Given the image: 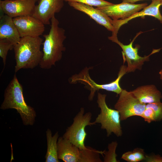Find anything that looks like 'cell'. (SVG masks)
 Returning a JSON list of instances; mask_svg holds the SVG:
<instances>
[{
	"label": "cell",
	"mask_w": 162,
	"mask_h": 162,
	"mask_svg": "<svg viewBox=\"0 0 162 162\" xmlns=\"http://www.w3.org/2000/svg\"><path fill=\"white\" fill-rule=\"evenodd\" d=\"M49 33L43 35V56L39 64L43 69H49L60 60L65 50L64 42L66 38L65 30L59 26L58 20L53 16L51 20Z\"/></svg>",
	"instance_id": "cell-1"
},
{
	"label": "cell",
	"mask_w": 162,
	"mask_h": 162,
	"mask_svg": "<svg viewBox=\"0 0 162 162\" xmlns=\"http://www.w3.org/2000/svg\"><path fill=\"white\" fill-rule=\"evenodd\" d=\"M23 92L22 86L15 74L5 90L4 100L0 109L16 110L20 115L24 125H32L35 122L36 113L33 107L26 104Z\"/></svg>",
	"instance_id": "cell-2"
},
{
	"label": "cell",
	"mask_w": 162,
	"mask_h": 162,
	"mask_svg": "<svg viewBox=\"0 0 162 162\" xmlns=\"http://www.w3.org/2000/svg\"><path fill=\"white\" fill-rule=\"evenodd\" d=\"M43 42L40 37L21 38L13 47L16 73L22 69H33L39 64L43 56L40 50Z\"/></svg>",
	"instance_id": "cell-3"
},
{
	"label": "cell",
	"mask_w": 162,
	"mask_h": 162,
	"mask_svg": "<svg viewBox=\"0 0 162 162\" xmlns=\"http://www.w3.org/2000/svg\"><path fill=\"white\" fill-rule=\"evenodd\" d=\"M106 94L98 93L97 102L100 111L94 122L96 124H100L101 128L106 130L107 137L112 133L117 137H121L123 132L119 112L108 106L106 101Z\"/></svg>",
	"instance_id": "cell-4"
},
{
	"label": "cell",
	"mask_w": 162,
	"mask_h": 162,
	"mask_svg": "<svg viewBox=\"0 0 162 162\" xmlns=\"http://www.w3.org/2000/svg\"><path fill=\"white\" fill-rule=\"evenodd\" d=\"M84 112V108L81 107L73 118L72 123L67 128L62 136L80 149L86 147L84 143L87 135L86 127L96 124L94 122H91L92 113L90 112Z\"/></svg>",
	"instance_id": "cell-5"
},
{
	"label": "cell",
	"mask_w": 162,
	"mask_h": 162,
	"mask_svg": "<svg viewBox=\"0 0 162 162\" xmlns=\"http://www.w3.org/2000/svg\"><path fill=\"white\" fill-rule=\"evenodd\" d=\"M114 105L115 109L119 112L121 121L133 116L141 117L146 108V104L141 103L130 92L122 89Z\"/></svg>",
	"instance_id": "cell-6"
},
{
	"label": "cell",
	"mask_w": 162,
	"mask_h": 162,
	"mask_svg": "<svg viewBox=\"0 0 162 162\" xmlns=\"http://www.w3.org/2000/svg\"><path fill=\"white\" fill-rule=\"evenodd\" d=\"M148 5L147 3L136 4L123 2L97 8L113 20H124Z\"/></svg>",
	"instance_id": "cell-7"
},
{
	"label": "cell",
	"mask_w": 162,
	"mask_h": 162,
	"mask_svg": "<svg viewBox=\"0 0 162 162\" xmlns=\"http://www.w3.org/2000/svg\"><path fill=\"white\" fill-rule=\"evenodd\" d=\"M39 0L0 1V10L12 18L22 16H32Z\"/></svg>",
	"instance_id": "cell-8"
},
{
	"label": "cell",
	"mask_w": 162,
	"mask_h": 162,
	"mask_svg": "<svg viewBox=\"0 0 162 162\" xmlns=\"http://www.w3.org/2000/svg\"><path fill=\"white\" fill-rule=\"evenodd\" d=\"M13 20L21 38L40 37L45 31V25L32 16L17 17Z\"/></svg>",
	"instance_id": "cell-9"
},
{
	"label": "cell",
	"mask_w": 162,
	"mask_h": 162,
	"mask_svg": "<svg viewBox=\"0 0 162 162\" xmlns=\"http://www.w3.org/2000/svg\"><path fill=\"white\" fill-rule=\"evenodd\" d=\"M140 33L137 34L128 45L124 44L118 40L115 43L121 47L123 50L122 53L123 57H124V60L126 61L128 64L127 73L134 72L136 69L141 70L144 62L149 60L150 56L158 52L160 49L154 50L148 56H145L144 57L139 56L138 53V47L136 46L134 47L133 44L135 38L140 34Z\"/></svg>",
	"instance_id": "cell-10"
},
{
	"label": "cell",
	"mask_w": 162,
	"mask_h": 162,
	"mask_svg": "<svg viewBox=\"0 0 162 162\" xmlns=\"http://www.w3.org/2000/svg\"><path fill=\"white\" fill-rule=\"evenodd\" d=\"M64 2V0H39L32 16L44 25H50L51 19L63 7Z\"/></svg>",
	"instance_id": "cell-11"
},
{
	"label": "cell",
	"mask_w": 162,
	"mask_h": 162,
	"mask_svg": "<svg viewBox=\"0 0 162 162\" xmlns=\"http://www.w3.org/2000/svg\"><path fill=\"white\" fill-rule=\"evenodd\" d=\"M74 9L89 16L98 24L104 26L108 30L114 31L113 20L102 11L96 8L86 4L74 2H68Z\"/></svg>",
	"instance_id": "cell-12"
},
{
	"label": "cell",
	"mask_w": 162,
	"mask_h": 162,
	"mask_svg": "<svg viewBox=\"0 0 162 162\" xmlns=\"http://www.w3.org/2000/svg\"><path fill=\"white\" fill-rule=\"evenodd\" d=\"M151 4L142 10L132 15L129 18L124 20H113V24L114 28L112 36L117 37L118 31L120 27L127 23L129 21L139 17H144L146 16H153L157 19L162 23V15L159 10L161 6L160 0H152Z\"/></svg>",
	"instance_id": "cell-13"
},
{
	"label": "cell",
	"mask_w": 162,
	"mask_h": 162,
	"mask_svg": "<svg viewBox=\"0 0 162 162\" xmlns=\"http://www.w3.org/2000/svg\"><path fill=\"white\" fill-rule=\"evenodd\" d=\"M69 81L71 84L79 82L84 84L90 91L88 97V100L90 101L93 100L96 91L103 89L111 92L112 90L110 83L103 84L96 83L89 76L88 68L84 69L78 74L72 76L69 78Z\"/></svg>",
	"instance_id": "cell-14"
},
{
	"label": "cell",
	"mask_w": 162,
	"mask_h": 162,
	"mask_svg": "<svg viewBox=\"0 0 162 162\" xmlns=\"http://www.w3.org/2000/svg\"><path fill=\"white\" fill-rule=\"evenodd\" d=\"M57 148L59 160L65 162H79L80 149L68 140L59 137Z\"/></svg>",
	"instance_id": "cell-15"
},
{
	"label": "cell",
	"mask_w": 162,
	"mask_h": 162,
	"mask_svg": "<svg viewBox=\"0 0 162 162\" xmlns=\"http://www.w3.org/2000/svg\"><path fill=\"white\" fill-rule=\"evenodd\" d=\"M141 103L146 104L160 102L161 92L153 85L139 86L130 91Z\"/></svg>",
	"instance_id": "cell-16"
},
{
	"label": "cell",
	"mask_w": 162,
	"mask_h": 162,
	"mask_svg": "<svg viewBox=\"0 0 162 162\" xmlns=\"http://www.w3.org/2000/svg\"><path fill=\"white\" fill-rule=\"evenodd\" d=\"M20 38L13 18L2 14L0 17V39H7L14 46L19 42Z\"/></svg>",
	"instance_id": "cell-17"
},
{
	"label": "cell",
	"mask_w": 162,
	"mask_h": 162,
	"mask_svg": "<svg viewBox=\"0 0 162 162\" xmlns=\"http://www.w3.org/2000/svg\"><path fill=\"white\" fill-rule=\"evenodd\" d=\"M47 150L45 156L46 162H59L57 154V142L59 138L58 132L53 135L51 130L48 129L46 131Z\"/></svg>",
	"instance_id": "cell-18"
},
{
	"label": "cell",
	"mask_w": 162,
	"mask_h": 162,
	"mask_svg": "<svg viewBox=\"0 0 162 162\" xmlns=\"http://www.w3.org/2000/svg\"><path fill=\"white\" fill-rule=\"evenodd\" d=\"M104 153V151L86 146L85 149H80L79 162H102L100 155H103Z\"/></svg>",
	"instance_id": "cell-19"
},
{
	"label": "cell",
	"mask_w": 162,
	"mask_h": 162,
	"mask_svg": "<svg viewBox=\"0 0 162 162\" xmlns=\"http://www.w3.org/2000/svg\"><path fill=\"white\" fill-rule=\"evenodd\" d=\"M118 145L116 141H112L108 144V150L104 151L103 161L104 162H119L117 159V155L116 150Z\"/></svg>",
	"instance_id": "cell-20"
},
{
	"label": "cell",
	"mask_w": 162,
	"mask_h": 162,
	"mask_svg": "<svg viewBox=\"0 0 162 162\" xmlns=\"http://www.w3.org/2000/svg\"><path fill=\"white\" fill-rule=\"evenodd\" d=\"M14 46V45L8 40L0 39V56L2 59L4 67L8 51L13 49Z\"/></svg>",
	"instance_id": "cell-21"
},
{
	"label": "cell",
	"mask_w": 162,
	"mask_h": 162,
	"mask_svg": "<svg viewBox=\"0 0 162 162\" xmlns=\"http://www.w3.org/2000/svg\"><path fill=\"white\" fill-rule=\"evenodd\" d=\"M67 2H74L81 3L97 8L110 5L113 3L104 0H64Z\"/></svg>",
	"instance_id": "cell-22"
},
{
	"label": "cell",
	"mask_w": 162,
	"mask_h": 162,
	"mask_svg": "<svg viewBox=\"0 0 162 162\" xmlns=\"http://www.w3.org/2000/svg\"><path fill=\"white\" fill-rule=\"evenodd\" d=\"M146 107L152 109L154 114L155 121H158L162 119V103L159 102L148 104Z\"/></svg>",
	"instance_id": "cell-23"
},
{
	"label": "cell",
	"mask_w": 162,
	"mask_h": 162,
	"mask_svg": "<svg viewBox=\"0 0 162 162\" xmlns=\"http://www.w3.org/2000/svg\"><path fill=\"white\" fill-rule=\"evenodd\" d=\"M141 117L148 123L155 121V116L153 111L152 109L149 107H146Z\"/></svg>",
	"instance_id": "cell-24"
},
{
	"label": "cell",
	"mask_w": 162,
	"mask_h": 162,
	"mask_svg": "<svg viewBox=\"0 0 162 162\" xmlns=\"http://www.w3.org/2000/svg\"><path fill=\"white\" fill-rule=\"evenodd\" d=\"M132 151L137 162L144 160L146 154L144 149L136 148L134 149Z\"/></svg>",
	"instance_id": "cell-25"
},
{
	"label": "cell",
	"mask_w": 162,
	"mask_h": 162,
	"mask_svg": "<svg viewBox=\"0 0 162 162\" xmlns=\"http://www.w3.org/2000/svg\"><path fill=\"white\" fill-rule=\"evenodd\" d=\"M121 158L128 162H137L132 151L124 153L122 155Z\"/></svg>",
	"instance_id": "cell-26"
},
{
	"label": "cell",
	"mask_w": 162,
	"mask_h": 162,
	"mask_svg": "<svg viewBox=\"0 0 162 162\" xmlns=\"http://www.w3.org/2000/svg\"><path fill=\"white\" fill-rule=\"evenodd\" d=\"M144 161L146 162H162V156L159 154L146 155Z\"/></svg>",
	"instance_id": "cell-27"
},
{
	"label": "cell",
	"mask_w": 162,
	"mask_h": 162,
	"mask_svg": "<svg viewBox=\"0 0 162 162\" xmlns=\"http://www.w3.org/2000/svg\"><path fill=\"white\" fill-rule=\"evenodd\" d=\"M142 0H122V2H127L131 3H135L137 2Z\"/></svg>",
	"instance_id": "cell-28"
},
{
	"label": "cell",
	"mask_w": 162,
	"mask_h": 162,
	"mask_svg": "<svg viewBox=\"0 0 162 162\" xmlns=\"http://www.w3.org/2000/svg\"><path fill=\"white\" fill-rule=\"evenodd\" d=\"M159 74L160 76V79L162 81V69L159 72Z\"/></svg>",
	"instance_id": "cell-29"
},
{
	"label": "cell",
	"mask_w": 162,
	"mask_h": 162,
	"mask_svg": "<svg viewBox=\"0 0 162 162\" xmlns=\"http://www.w3.org/2000/svg\"><path fill=\"white\" fill-rule=\"evenodd\" d=\"M160 0L161 3V6H162V0Z\"/></svg>",
	"instance_id": "cell-30"
},
{
	"label": "cell",
	"mask_w": 162,
	"mask_h": 162,
	"mask_svg": "<svg viewBox=\"0 0 162 162\" xmlns=\"http://www.w3.org/2000/svg\"><path fill=\"white\" fill-rule=\"evenodd\" d=\"M5 1H13V0H5Z\"/></svg>",
	"instance_id": "cell-31"
}]
</instances>
